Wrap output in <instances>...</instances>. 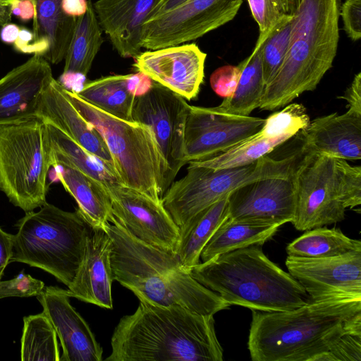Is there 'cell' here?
I'll return each instance as SVG.
<instances>
[{"instance_id": "cell-37", "label": "cell", "mask_w": 361, "mask_h": 361, "mask_svg": "<svg viewBox=\"0 0 361 361\" xmlns=\"http://www.w3.org/2000/svg\"><path fill=\"white\" fill-rule=\"evenodd\" d=\"M336 180L338 198L347 209L361 204V167L351 166L346 160L335 158Z\"/></svg>"}, {"instance_id": "cell-43", "label": "cell", "mask_w": 361, "mask_h": 361, "mask_svg": "<svg viewBox=\"0 0 361 361\" xmlns=\"http://www.w3.org/2000/svg\"><path fill=\"white\" fill-rule=\"evenodd\" d=\"M13 236L14 235L8 233L0 228V281L4 269L11 262L13 254Z\"/></svg>"}, {"instance_id": "cell-23", "label": "cell", "mask_w": 361, "mask_h": 361, "mask_svg": "<svg viewBox=\"0 0 361 361\" xmlns=\"http://www.w3.org/2000/svg\"><path fill=\"white\" fill-rule=\"evenodd\" d=\"M302 133V147L310 153L345 160L361 159V115L347 111L319 117Z\"/></svg>"}, {"instance_id": "cell-2", "label": "cell", "mask_w": 361, "mask_h": 361, "mask_svg": "<svg viewBox=\"0 0 361 361\" xmlns=\"http://www.w3.org/2000/svg\"><path fill=\"white\" fill-rule=\"evenodd\" d=\"M108 361H222L212 315L180 305L140 301L123 316L111 340Z\"/></svg>"}, {"instance_id": "cell-22", "label": "cell", "mask_w": 361, "mask_h": 361, "mask_svg": "<svg viewBox=\"0 0 361 361\" xmlns=\"http://www.w3.org/2000/svg\"><path fill=\"white\" fill-rule=\"evenodd\" d=\"M160 0H97L93 4L99 23L123 58L141 53L142 26Z\"/></svg>"}, {"instance_id": "cell-25", "label": "cell", "mask_w": 361, "mask_h": 361, "mask_svg": "<svg viewBox=\"0 0 361 361\" xmlns=\"http://www.w3.org/2000/svg\"><path fill=\"white\" fill-rule=\"evenodd\" d=\"M56 178L75 199L78 211L92 227L104 228L111 216V202L106 187L87 174L63 164L52 166Z\"/></svg>"}, {"instance_id": "cell-16", "label": "cell", "mask_w": 361, "mask_h": 361, "mask_svg": "<svg viewBox=\"0 0 361 361\" xmlns=\"http://www.w3.org/2000/svg\"><path fill=\"white\" fill-rule=\"evenodd\" d=\"M293 176L264 178L235 189L228 195V218L279 226L291 222L295 208Z\"/></svg>"}, {"instance_id": "cell-35", "label": "cell", "mask_w": 361, "mask_h": 361, "mask_svg": "<svg viewBox=\"0 0 361 361\" xmlns=\"http://www.w3.org/2000/svg\"><path fill=\"white\" fill-rule=\"evenodd\" d=\"M293 16L286 15L262 42L264 80L269 84L279 71L287 54L291 35Z\"/></svg>"}, {"instance_id": "cell-32", "label": "cell", "mask_w": 361, "mask_h": 361, "mask_svg": "<svg viewBox=\"0 0 361 361\" xmlns=\"http://www.w3.org/2000/svg\"><path fill=\"white\" fill-rule=\"evenodd\" d=\"M286 247L288 256L324 258L361 251V242L345 235L339 228L322 226L305 231Z\"/></svg>"}, {"instance_id": "cell-48", "label": "cell", "mask_w": 361, "mask_h": 361, "mask_svg": "<svg viewBox=\"0 0 361 361\" xmlns=\"http://www.w3.org/2000/svg\"><path fill=\"white\" fill-rule=\"evenodd\" d=\"M187 1L188 0H160L149 18L167 12Z\"/></svg>"}, {"instance_id": "cell-45", "label": "cell", "mask_w": 361, "mask_h": 361, "mask_svg": "<svg viewBox=\"0 0 361 361\" xmlns=\"http://www.w3.org/2000/svg\"><path fill=\"white\" fill-rule=\"evenodd\" d=\"M63 12L72 17L83 15L87 8V0H62Z\"/></svg>"}, {"instance_id": "cell-20", "label": "cell", "mask_w": 361, "mask_h": 361, "mask_svg": "<svg viewBox=\"0 0 361 361\" xmlns=\"http://www.w3.org/2000/svg\"><path fill=\"white\" fill-rule=\"evenodd\" d=\"M111 247V239L107 232L103 228L91 226L82 262L68 287L71 298L101 307L113 308Z\"/></svg>"}, {"instance_id": "cell-8", "label": "cell", "mask_w": 361, "mask_h": 361, "mask_svg": "<svg viewBox=\"0 0 361 361\" xmlns=\"http://www.w3.org/2000/svg\"><path fill=\"white\" fill-rule=\"evenodd\" d=\"M47 124L39 117L0 126V190L25 213L47 202L53 166Z\"/></svg>"}, {"instance_id": "cell-41", "label": "cell", "mask_w": 361, "mask_h": 361, "mask_svg": "<svg viewBox=\"0 0 361 361\" xmlns=\"http://www.w3.org/2000/svg\"><path fill=\"white\" fill-rule=\"evenodd\" d=\"M340 15L348 37L353 41L359 40L361 37V0H345Z\"/></svg>"}, {"instance_id": "cell-46", "label": "cell", "mask_w": 361, "mask_h": 361, "mask_svg": "<svg viewBox=\"0 0 361 361\" xmlns=\"http://www.w3.org/2000/svg\"><path fill=\"white\" fill-rule=\"evenodd\" d=\"M34 39V34L29 30L20 28L18 37L14 42V48L23 54H30V46Z\"/></svg>"}, {"instance_id": "cell-39", "label": "cell", "mask_w": 361, "mask_h": 361, "mask_svg": "<svg viewBox=\"0 0 361 361\" xmlns=\"http://www.w3.org/2000/svg\"><path fill=\"white\" fill-rule=\"evenodd\" d=\"M361 334L346 333L326 352L314 361H360Z\"/></svg>"}, {"instance_id": "cell-9", "label": "cell", "mask_w": 361, "mask_h": 361, "mask_svg": "<svg viewBox=\"0 0 361 361\" xmlns=\"http://www.w3.org/2000/svg\"><path fill=\"white\" fill-rule=\"evenodd\" d=\"M305 156L300 148L281 159L267 155L250 165L221 169L189 163L186 174L171 184L161 202L180 228L241 185L264 178L293 176Z\"/></svg>"}, {"instance_id": "cell-49", "label": "cell", "mask_w": 361, "mask_h": 361, "mask_svg": "<svg viewBox=\"0 0 361 361\" xmlns=\"http://www.w3.org/2000/svg\"><path fill=\"white\" fill-rule=\"evenodd\" d=\"M11 6L8 1H0V25L8 23L11 20Z\"/></svg>"}, {"instance_id": "cell-7", "label": "cell", "mask_w": 361, "mask_h": 361, "mask_svg": "<svg viewBox=\"0 0 361 361\" xmlns=\"http://www.w3.org/2000/svg\"><path fill=\"white\" fill-rule=\"evenodd\" d=\"M80 115L99 132L113 159L121 183L161 202L166 191L167 166L145 125L114 117L66 89Z\"/></svg>"}, {"instance_id": "cell-10", "label": "cell", "mask_w": 361, "mask_h": 361, "mask_svg": "<svg viewBox=\"0 0 361 361\" xmlns=\"http://www.w3.org/2000/svg\"><path fill=\"white\" fill-rule=\"evenodd\" d=\"M190 107L183 97L154 81L148 90L135 97L133 106V121L150 129L165 159L166 190L185 164L184 133Z\"/></svg>"}, {"instance_id": "cell-6", "label": "cell", "mask_w": 361, "mask_h": 361, "mask_svg": "<svg viewBox=\"0 0 361 361\" xmlns=\"http://www.w3.org/2000/svg\"><path fill=\"white\" fill-rule=\"evenodd\" d=\"M16 226L11 262L39 268L71 286L91 228L78 209L66 212L46 202L39 211L25 213Z\"/></svg>"}, {"instance_id": "cell-26", "label": "cell", "mask_w": 361, "mask_h": 361, "mask_svg": "<svg viewBox=\"0 0 361 361\" xmlns=\"http://www.w3.org/2000/svg\"><path fill=\"white\" fill-rule=\"evenodd\" d=\"M228 195L197 214L180 228L174 252L187 271L201 262L200 254L219 226L228 217Z\"/></svg>"}, {"instance_id": "cell-18", "label": "cell", "mask_w": 361, "mask_h": 361, "mask_svg": "<svg viewBox=\"0 0 361 361\" xmlns=\"http://www.w3.org/2000/svg\"><path fill=\"white\" fill-rule=\"evenodd\" d=\"M54 79L49 63L34 55L0 79V126L37 117L42 97Z\"/></svg>"}, {"instance_id": "cell-34", "label": "cell", "mask_w": 361, "mask_h": 361, "mask_svg": "<svg viewBox=\"0 0 361 361\" xmlns=\"http://www.w3.org/2000/svg\"><path fill=\"white\" fill-rule=\"evenodd\" d=\"M290 138L288 136L267 138L259 130L222 153L205 160L189 163L214 169L244 166L268 155Z\"/></svg>"}, {"instance_id": "cell-13", "label": "cell", "mask_w": 361, "mask_h": 361, "mask_svg": "<svg viewBox=\"0 0 361 361\" xmlns=\"http://www.w3.org/2000/svg\"><path fill=\"white\" fill-rule=\"evenodd\" d=\"M264 122V118L231 114L217 106H190L184 133L185 164L228 150L257 133Z\"/></svg>"}, {"instance_id": "cell-24", "label": "cell", "mask_w": 361, "mask_h": 361, "mask_svg": "<svg viewBox=\"0 0 361 361\" xmlns=\"http://www.w3.org/2000/svg\"><path fill=\"white\" fill-rule=\"evenodd\" d=\"M32 1L35 16L30 54L42 56L49 63H59L66 56L77 18L63 12L62 0Z\"/></svg>"}, {"instance_id": "cell-28", "label": "cell", "mask_w": 361, "mask_h": 361, "mask_svg": "<svg viewBox=\"0 0 361 361\" xmlns=\"http://www.w3.org/2000/svg\"><path fill=\"white\" fill-rule=\"evenodd\" d=\"M132 74L102 77L84 84L75 92L86 102L120 119L133 121L135 94L130 87Z\"/></svg>"}, {"instance_id": "cell-50", "label": "cell", "mask_w": 361, "mask_h": 361, "mask_svg": "<svg viewBox=\"0 0 361 361\" xmlns=\"http://www.w3.org/2000/svg\"><path fill=\"white\" fill-rule=\"evenodd\" d=\"M302 0H280L286 14L293 16L298 10Z\"/></svg>"}, {"instance_id": "cell-5", "label": "cell", "mask_w": 361, "mask_h": 361, "mask_svg": "<svg viewBox=\"0 0 361 361\" xmlns=\"http://www.w3.org/2000/svg\"><path fill=\"white\" fill-rule=\"evenodd\" d=\"M338 6V0L302 1L293 15L287 54L276 76L266 85L259 109H279L317 87L336 54Z\"/></svg>"}, {"instance_id": "cell-30", "label": "cell", "mask_w": 361, "mask_h": 361, "mask_svg": "<svg viewBox=\"0 0 361 361\" xmlns=\"http://www.w3.org/2000/svg\"><path fill=\"white\" fill-rule=\"evenodd\" d=\"M241 72L235 91L217 106L222 111L250 116L259 108L266 87L262 61V42L257 41L251 54L239 63Z\"/></svg>"}, {"instance_id": "cell-21", "label": "cell", "mask_w": 361, "mask_h": 361, "mask_svg": "<svg viewBox=\"0 0 361 361\" xmlns=\"http://www.w3.org/2000/svg\"><path fill=\"white\" fill-rule=\"evenodd\" d=\"M37 117L59 129L116 173L111 153L102 137L73 106L64 85L54 78L42 97Z\"/></svg>"}, {"instance_id": "cell-14", "label": "cell", "mask_w": 361, "mask_h": 361, "mask_svg": "<svg viewBox=\"0 0 361 361\" xmlns=\"http://www.w3.org/2000/svg\"><path fill=\"white\" fill-rule=\"evenodd\" d=\"M111 202L109 221L118 224L130 235L149 245L175 251L180 228L161 201L121 183L106 187Z\"/></svg>"}, {"instance_id": "cell-42", "label": "cell", "mask_w": 361, "mask_h": 361, "mask_svg": "<svg viewBox=\"0 0 361 361\" xmlns=\"http://www.w3.org/2000/svg\"><path fill=\"white\" fill-rule=\"evenodd\" d=\"M348 102V111L361 115V73H357L343 96Z\"/></svg>"}, {"instance_id": "cell-27", "label": "cell", "mask_w": 361, "mask_h": 361, "mask_svg": "<svg viewBox=\"0 0 361 361\" xmlns=\"http://www.w3.org/2000/svg\"><path fill=\"white\" fill-rule=\"evenodd\" d=\"M280 226L275 224L237 221L228 217L219 226L200 254L204 262L215 256L270 240Z\"/></svg>"}, {"instance_id": "cell-4", "label": "cell", "mask_w": 361, "mask_h": 361, "mask_svg": "<svg viewBox=\"0 0 361 361\" xmlns=\"http://www.w3.org/2000/svg\"><path fill=\"white\" fill-rule=\"evenodd\" d=\"M252 245L200 262L189 271L231 305L263 312L286 311L312 300L302 285Z\"/></svg>"}, {"instance_id": "cell-33", "label": "cell", "mask_w": 361, "mask_h": 361, "mask_svg": "<svg viewBox=\"0 0 361 361\" xmlns=\"http://www.w3.org/2000/svg\"><path fill=\"white\" fill-rule=\"evenodd\" d=\"M56 333L47 317L39 314L23 317L22 361H60Z\"/></svg>"}, {"instance_id": "cell-38", "label": "cell", "mask_w": 361, "mask_h": 361, "mask_svg": "<svg viewBox=\"0 0 361 361\" xmlns=\"http://www.w3.org/2000/svg\"><path fill=\"white\" fill-rule=\"evenodd\" d=\"M252 15L259 26L257 40L265 38L267 34L287 14L280 0H247Z\"/></svg>"}, {"instance_id": "cell-17", "label": "cell", "mask_w": 361, "mask_h": 361, "mask_svg": "<svg viewBox=\"0 0 361 361\" xmlns=\"http://www.w3.org/2000/svg\"><path fill=\"white\" fill-rule=\"evenodd\" d=\"M206 57L195 44H180L141 52L133 66L152 81L190 100L203 82Z\"/></svg>"}, {"instance_id": "cell-36", "label": "cell", "mask_w": 361, "mask_h": 361, "mask_svg": "<svg viewBox=\"0 0 361 361\" xmlns=\"http://www.w3.org/2000/svg\"><path fill=\"white\" fill-rule=\"evenodd\" d=\"M310 123L305 106L293 103L287 104L282 110L274 112L264 119L259 133L267 138L282 136L293 137L305 130Z\"/></svg>"}, {"instance_id": "cell-3", "label": "cell", "mask_w": 361, "mask_h": 361, "mask_svg": "<svg viewBox=\"0 0 361 361\" xmlns=\"http://www.w3.org/2000/svg\"><path fill=\"white\" fill-rule=\"evenodd\" d=\"M111 239L114 280L140 301L180 305L202 315H212L231 305L192 277L173 251L161 250L130 235L114 221L103 228Z\"/></svg>"}, {"instance_id": "cell-51", "label": "cell", "mask_w": 361, "mask_h": 361, "mask_svg": "<svg viewBox=\"0 0 361 361\" xmlns=\"http://www.w3.org/2000/svg\"><path fill=\"white\" fill-rule=\"evenodd\" d=\"M1 1H8V0H0Z\"/></svg>"}, {"instance_id": "cell-29", "label": "cell", "mask_w": 361, "mask_h": 361, "mask_svg": "<svg viewBox=\"0 0 361 361\" xmlns=\"http://www.w3.org/2000/svg\"><path fill=\"white\" fill-rule=\"evenodd\" d=\"M102 28L91 0L86 12L77 18L71 43L65 56L63 75L85 76L103 43Z\"/></svg>"}, {"instance_id": "cell-15", "label": "cell", "mask_w": 361, "mask_h": 361, "mask_svg": "<svg viewBox=\"0 0 361 361\" xmlns=\"http://www.w3.org/2000/svg\"><path fill=\"white\" fill-rule=\"evenodd\" d=\"M285 263L288 273L313 300L361 298V251L324 258L288 255Z\"/></svg>"}, {"instance_id": "cell-31", "label": "cell", "mask_w": 361, "mask_h": 361, "mask_svg": "<svg viewBox=\"0 0 361 361\" xmlns=\"http://www.w3.org/2000/svg\"><path fill=\"white\" fill-rule=\"evenodd\" d=\"M47 124L53 152V166L56 164L70 166L100 182L106 188L109 185L121 183L116 173L102 160L56 128Z\"/></svg>"}, {"instance_id": "cell-40", "label": "cell", "mask_w": 361, "mask_h": 361, "mask_svg": "<svg viewBox=\"0 0 361 361\" xmlns=\"http://www.w3.org/2000/svg\"><path fill=\"white\" fill-rule=\"evenodd\" d=\"M241 68L240 65H226L216 69L210 76V85L219 96L228 98L235 91Z\"/></svg>"}, {"instance_id": "cell-47", "label": "cell", "mask_w": 361, "mask_h": 361, "mask_svg": "<svg viewBox=\"0 0 361 361\" xmlns=\"http://www.w3.org/2000/svg\"><path fill=\"white\" fill-rule=\"evenodd\" d=\"M20 27L14 23H6L2 26L0 32L1 39L7 44L14 43L18 37Z\"/></svg>"}, {"instance_id": "cell-12", "label": "cell", "mask_w": 361, "mask_h": 361, "mask_svg": "<svg viewBox=\"0 0 361 361\" xmlns=\"http://www.w3.org/2000/svg\"><path fill=\"white\" fill-rule=\"evenodd\" d=\"M295 208L290 223L305 231L345 219L336 188L335 158L308 152L293 176Z\"/></svg>"}, {"instance_id": "cell-1", "label": "cell", "mask_w": 361, "mask_h": 361, "mask_svg": "<svg viewBox=\"0 0 361 361\" xmlns=\"http://www.w3.org/2000/svg\"><path fill=\"white\" fill-rule=\"evenodd\" d=\"M252 311L253 361H314L346 333L361 334V298L332 297L286 311Z\"/></svg>"}, {"instance_id": "cell-19", "label": "cell", "mask_w": 361, "mask_h": 361, "mask_svg": "<svg viewBox=\"0 0 361 361\" xmlns=\"http://www.w3.org/2000/svg\"><path fill=\"white\" fill-rule=\"evenodd\" d=\"M68 290L47 286L37 295L59 338L60 361H101L103 350L82 316L70 303Z\"/></svg>"}, {"instance_id": "cell-11", "label": "cell", "mask_w": 361, "mask_h": 361, "mask_svg": "<svg viewBox=\"0 0 361 361\" xmlns=\"http://www.w3.org/2000/svg\"><path fill=\"white\" fill-rule=\"evenodd\" d=\"M243 0H188L149 18L142 26L141 47L149 50L196 39L232 20Z\"/></svg>"}, {"instance_id": "cell-44", "label": "cell", "mask_w": 361, "mask_h": 361, "mask_svg": "<svg viewBox=\"0 0 361 361\" xmlns=\"http://www.w3.org/2000/svg\"><path fill=\"white\" fill-rule=\"evenodd\" d=\"M13 15L22 21L33 19L35 16V7L32 0H8Z\"/></svg>"}]
</instances>
